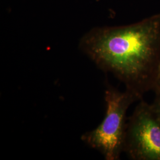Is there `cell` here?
<instances>
[{
	"mask_svg": "<svg viewBox=\"0 0 160 160\" xmlns=\"http://www.w3.org/2000/svg\"><path fill=\"white\" fill-rule=\"evenodd\" d=\"M82 45L98 68L112 74L141 99L158 88L160 14L129 26L99 29Z\"/></svg>",
	"mask_w": 160,
	"mask_h": 160,
	"instance_id": "6da1fadb",
	"label": "cell"
},
{
	"mask_svg": "<svg viewBox=\"0 0 160 160\" xmlns=\"http://www.w3.org/2000/svg\"><path fill=\"white\" fill-rule=\"evenodd\" d=\"M155 98L154 102L151 104V108L160 120V87L155 91Z\"/></svg>",
	"mask_w": 160,
	"mask_h": 160,
	"instance_id": "277c9868",
	"label": "cell"
},
{
	"mask_svg": "<svg viewBox=\"0 0 160 160\" xmlns=\"http://www.w3.org/2000/svg\"><path fill=\"white\" fill-rule=\"evenodd\" d=\"M158 87H160V67L159 74H158Z\"/></svg>",
	"mask_w": 160,
	"mask_h": 160,
	"instance_id": "5b68a950",
	"label": "cell"
},
{
	"mask_svg": "<svg viewBox=\"0 0 160 160\" xmlns=\"http://www.w3.org/2000/svg\"><path fill=\"white\" fill-rule=\"evenodd\" d=\"M106 113L102 123L83 133L82 142L98 151L106 160H118L123 152L128 118L127 111L132 103L141 100L128 90L120 92L108 86L104 92Z\"/></svg>",
	"mask_w": 160,
	"mask_h": 160,
	"instance_id": "7a4b0ae2",
	"label": "cell"
},
{
	"mask_svg": "<svg viewBox=\"0 0 160 160\" xmlns=\"http://www.w3.org/2000/svg\"><path fill=\"white\" fill-rule=\"evenodd\" d=\"M123 152L131 160H160V120L142 100L128 118Z\"/></svg>",
	"mask_w": 160,
	"mask_h": 160,
	"instance_id": "3957f363",
	"label": "cell"
}]
</instances>
